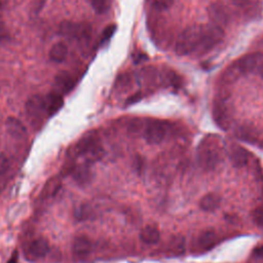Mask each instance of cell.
I'll return each mask as SVG.
<instances>
[{
  "mask_svg": "<svg viewBox=\"0 0 263 263\" xmlns=\"http://www.w3.org/2000/svg\"><path fill=\"white\" fill-rule=\"evenodd\" d=\"M17 258H18L17 252L14 251L13 254H12V256L10 257V259L7 261V263H17Z\"/></svg>",
  "mask_w": 263,
  "mask_h": 263,
  "instance_id": "obj_34",
  "label": "cell"
},
{
  "mask_svg": "<svg viewBox=\"0 0 263 263\" xmlns=\"http://www.w3.org/2000/svg\"><path fill=\"white\" fill-rule=\"evenodd\" d=\"M213 116L216 123L223 129H227L230 124L231 114L229 112V108L223 101L216 102L213 109Z\"/></svg>",
  "mask_w": 263,
  "mask_h": 263,
  "instance_id": "obj_8",
  "label": "cell"
},
{
  "mask_svg": "<svg viewBox=\"0 0 263 263\" xmlns=\"http://www.w3.org/2000/svg\"><path fill=\"white\" fill-rule=\"evenodd\" d=\"M259 61H260V55L257 53L246 55L238 61L235 69L237 72H240V73H249L255 69Z\"/></svg>",
  "mask_w": 263,
  "mask_h": 263,
  "instance_id": "obj_17",
  "label": "cell"
},
{
  "mask_svg": "<svg viewBox=\"0 0 263 263\" xmlns=\"http://www.w3.org/2000/svg\"><path fill=\"white\" fill-rule=\"evenodd\" d=\"M174 3V0H152V4L157 10H166Z\"/></svg>",
  "mask_w": 263,
  "mask_h": 263,
  "instance_id": "obj_28",
  "label": "cell"
},
{
  "mask_svg": "<svg viewBox=\"0 0 263 263\" xmlns=\"http://www.w3.org/2000/svg\"><path fill=\"white\" fill-rule=\"evenodd\" d=\"M140 99H141V95H140V93H137V95L130 97L126 102H128V104H134V103H136L137 101H139Z\"/></svg>",
  "mask_w": 263,
  "mask_h": 263,
  "instance_id": "obj_33",
  "label": "cell"
},
{
  "mask_svg": "<svg viewBox=\"0 0 263 263\" xmlns=\"http://www.w3.org/2000/svg\"><path fill=\"white\" fill-rule=\"evenodd\" d=\"M91 33L90 26L86 24H77L65 21L60 25V34L68 39L79 41H88Z\"/></svg>",
  "mask_w": 263,
  "mask_h": 263,
  "instance_id": "obj_5",
  "label": "cell"
},
{
  "mask_svg": "<svg viewBox=\"0 0 263 263\" xmlns=\"http://www.w3.org/2000/svg\"><path fill=\"white\" fill-rule=\"evenodd\" d=\"M74 153L78 156H85L88 162H93L103 156V149L95 136H85L75 145Z\"/></svg>",
  "mask_w": 263,
  "mask_h": 263,
  "instance_id": "obj_3",
  "label": "cell"
},
{
  "mask_svg": "<svg viewBox=\"0 0 263 263\" xmlns=\"http://www.w3.org/2000/svg\"><path fill=\"white\" fill-rule=\"evenodd\" d=\"M217 234L214 230H203L196 237V248L200 252L209 251L217 242Z\"/></svg>",
  "mask_w": 263,
  "mask_h": 263,
  "instance_id": "obj_11",
  "label": "cell"
},
{
  "mask_svg": "<svg viewBox=\"0 0 263 263\" xmlns=\"http://www.w3.org/2000/svg\"><path fill=\"white\" fill-rule=\"evenodd\" d=\"M221 197L216 193H208L199 200V206L205 212H214L220 205Z\"/></svg>",
  "mask_w": 263,
  "mask_h": 263,
  "instance_id": "obj_19",
  "label": "cell"
},
{
  "mask_svg": "<svg viewBox=\"0 0 263 263\" xmlns=\"http://www.w3.org/2000/svg\"><path fill=\"white\" fill-rule=\"evenodd\" d=\"M9 168V160L4 154H0V176L4 175Z\"/></svg>",
  "mask_w": 263,
  "mask_h": 263,
  "instance_id": "obj_30",
  "label": "cell"
},
{
  "mask_svg": "<svg viewBox=\"0 0 263 263\" xmlns=\"http://www.w3.org/2000/svg\"><path fill=\"white\" fill-rule=\"evenodd\" d=\"M223 37H224L223 28L218 27L213 24L202 27L200 42L195 51L198 52L199 54L206 53L213 47H215L217 44H219L221 42V40L223 39Z\"/></svg>",
  "mask_w": 263,
  "mask_h": 263,
  "instance_id": "obj_4",
  "label": "cell"
},
{
  "mask_svg": "<svg viewBox=\"0 0 263 263\" xmlns=\"http://www.w3.org/2000/svg\"><path fill=\"white\" fill-rule=\"evenodd\" d=\"M236 136L240 140L246 141V142H251V143L255 142V140L257 138V134H256L255 129H253L252 127H249V126H240L236 130Z\"/></svg>",
  "mask_w": 263,
  "mask_h": 263,
  "instance_id": "obj_24",
  "label": "cell"
},
{
  "mask_svg": "<svg viewBox=\"0 0 263 263\" xmlns=\"http://www.w3.org/2000/svg\"><path fill=\"white\" fill-rule=\"evenodd\" d=\"M9 38L8 30L6 29V26L4 22L0 18V42H4Z\"/></svg>",
  "mask_w": 263,
  "mask_h": 263,
  "instance_id": "obj_31",
  "label": "cell"
},
{
  "mask_svg": "<svg viewBox=\"0 0 263 263\" xmlns=\"http://www.w3.org/2000/svg\"><path fill=\"white\" fill-rule=\"evenodd\" d=\"M92 251L91 240L84 235L77 236L72 245V252L78 259L86 258Z\"/></svg>",
  "mask_w": 263,
  "mask_h": 263,
  "instance_id": "obj_10",
  "label": "cell"
},
{
  "mask_svg": "<svg viewBox=\"0 0 263 263\" xmlns=\"http://www.w3.org/2000/svg\"><path fill=\"white\" fill-rule=\"evenodd\" d=\"M252 218L253 221L260 227H263V204L257 206L252 212Z\"/></svg>",
  "mask_w": 263,
  "mask_h": 263,
  "instance_id": "obj_27",
  "label": "cell"
},
{
  "mask_svg": "<svg viewBox=\"0 0 263 263\" xmlns=\"http://www.w3.org/2000/svg\"><path fill=\"white\" fill-rule=\"evenodd\" d=\"M166 135L165 124L156 119H150L144 127V138L149 144H159L163 141Z\"/></svg>",
  "mask_w": 263,
  "mask_h": 263,
  "instance_id": "obj_6",
  "label": "cell"
},
{
  "mask_svg": "<svg viewBox=\"0 0 263 263\" xmlns=\"http://www.w3.org/2000/svg\"><path fill=\"white\" fill-rule=\"evenodd\" d=\"M26 113L32 120H41L43 115H46L44 97L40 95L32 96L26 103Z\"/></svg>",
  "mask_w": 263,
  "mask_h": 263,
  "instance_id": "obj_7",
  "label": "cell"
},
{
  "mask_svg": "<svg viewBox=\"0 0 263 263\" xmlns=\"http://www.w3.org/2000/svg\"><path fill=\"white\" fill-rule=\"evenodd\" d=\"M222 146L218 136L210 135L202 139L197 148V160L204 170H213L221 161Z\"/></svg>",
  "mask_w": 263,
  "mask_h": 263,
  "instance_id": "obj_1",
  "label": "cell"
},
{
  "mask_svg": "<svg viewBox=\"0 0 263 263\" xmlns=\"http://www.w3.org/2000/svg\"><path fill=\"white\" fill-rule=\"evenodd\" d=\"M5 127L13 138H17V139L23 138L27 133V129L24 123L18 118L13 116L7 117L5 121Z\"/></svg>",
  "mask_w": 263,
  "mask_h": 263,
  "instance_id": "obj_14",
  "label": "cell"
},
{
  "mask_svg": "<svg viewBox=\"0 0 263 263\" xmlns=\"http://www.w3.org/2000/svg\"><path fill=\"white\" fill-rule=\"evenodd\" d=\"M61 188V182L58 179H52L47 182V184L44 186V192L48 196L55 195V193Z\"/></svg>",
  "mask_w": 263,
  "mask_h": 263,
  "instance_id": "obj_26",
  "label": "cell"
},
{
  "mask_svg": "<svg viewBox=\"0 0 263 263\" xmlns=\"http://www.w3.org/2000/svg\"><path fill=\"white\" fill-rule=\"evenodd\" d=\"M229 157H230L232 164L236 167L245 166L249 161L248 151L240 146H233L230 150Z\"/></svg>",
  "mask_w": 263,
  "mask_h": 263,
  "instance_id": "obj_16",
  "label": "cell"
},
{
  "mask_svg": "<svg viewBox=\"0 0 263 263\" xmlns=\"http://www.w3.org/2000/svg\"><path fill=\"white\" fill-rule=\"evenodd\" d=\"M160 238L159 230L153 225L145 226L140 232V239L146 245H155Z\"/></svg>",
  "mask_w": 263,
  "mask_h": 263,
  "instance_id": "obj_18",
  "label": "cell"
},
{
  "mask_svg": "<svg viewBox=\"0 0 263 263\" xmlns=\"http://www.w3.org/2000/svg\"><path fill=\"white\" fill-rule=\"evenodd\" d=\"M209 16L211 20V24L221 28H223L228 22L227 10L219 4H212L209 7Z\"/></svg>",
  "mask_w": 263,
  "mask_h": 263,
  "instance_id": "obj_12",
  "label": "cell"
},
{
  "mask_svg": "<svg viewBox=\"0 0 263 263\" xmlns=\"http://www.w3.org/2000/svg\"><path fill=\"white\" fill-rule=\"evenodd\" d=\"M45 103V111L47 116L54 115L64 105L63 96L57 91L49 92L47 96L44 97Z\"/></svg>",
  "mask_w": 263,
  "mask_h": 263,
  "instance_id": "obj_13",
  "label": "cell"
},
{
  "mask_svg": "<svg viewBox=\"0 0 263 263\" xmlns=\"http://www.w3.org/2000/svg\"><path fill=\"white\" fill-rule=\"evenodd\" d=\"M115 31H116V25L113 24V25L107 26L102 33V43L109 41L111 39V37L114 35Z\"/></svg>",
  "mask_w": 263,
  "mask_h": 263,
  "instance_id": "obj_29",
  "label": "cell"
},
{
  "mask_svg": "<svg viewBox=\"0 0 263 263\" xmlns=\"http://www.w3.org/2000/svg\"><path fill=\"white\" fill-rule=\"evenodd\" d=\"M202 27L191 26L185 29L177 39L176 53L178 55H187L195 52L200 42Z\"/></svg>",
  "mask_w": 263,
  "mask_h": 263,
  "instance_id": "obj_2",
  "label": "cell"
},
{
  "mask_svg": "<svg viewBox=\"0 0 263 263\" xmlns=\"http://www.w3.org/2000/svg\"><path fill=\"white\" fill-rule=\"evenodd\" d=\"M167 250L175 256L182 255L185 252V238L182 235H175L171 238Z\"/></svg>",
  "mask_w": 263,
  "mask_h": 263,
  "instance_id": "obj_23",
  "label": "cell"
},
{
  "mask_svg": "<svg viewBox=\"0 0 263 263\" xmlns=\"http://www.w3.org/2000/svg\"><path fill=\"white\" fill-rule=\"evenodd\" d=\"M73 178L78 184H86L91 179V171L88 163L79 165L72 171Z\"/></svg>",
  "mask_w": 263,
  "mask_h": 263,
  "instance_id": "obj_21",
  "label": "cell"
},
{
  "mask_svg": "<svg viewBox=\"0 0 263 263\" xmlns=\"http://www.w3.org/2000/svg\"><path fill=\"white\" fill-rule=\"evenodd\" d=\"M49 252V245L46 239L38 238L33 240L29 246V254L35 259L45 257Z\"/></svg>",
  "mask_w": 263,
  "mask_h": 263,
  "instance_id": "obj_15",
  "label": "cell"
},
{
  "mask_svg": "<svg viewBox=\"0 0 263 263\" xmlns=\"http://www.w3.org/2000/svg\"><path fill=\"white\" fill-rule=\"evenodd\" d=\"M258 73H259V75L263 78V63L262 64H260L259 66H258Z\"/></svg>",
  "mask_w": 263,
  "mask_h": 263,
  "instance_id": "obj_35",
  "label": "cell"
},
{
  "mask_svg": "<svg viewBox=\"0 0 263 263\" xmlns=\"http://www.w3.org/2000/svg\"><path fill=\"white\" fill-rule=\"evenodd\" d=\"M92 216H93V210L91 205L86 202L80 203L74 209V218L79 222L89 220Z\"/></svg>",
  "mask_w": 263,
  "mask_h": 263,
  "instance_id": "obj_22",
  "label": "cell"
},
{
  "mask_svg": "<svg viewBox=\"0 0 263 263\" xmlns=\"http://www.w3.org/2000/svg\"><path fill=\"white\" fill-rule=\"evenodd\" d=\"M55 91L60 95L69 93L75 86V80L72 75L67 71H62L54 77Z\"/></svg>",
  "mask_w": 263,
  "mask_h": 263,
  "instance_id": "obj_9",
  "label": "cell"
},
{
  "mask_svg": "<svg viewBox=\"0 0 263 263\" xmlns=\"http://www.w3.org/2000/svg\"><path fill=\"white\" fill-rule=\"evenodd\" d=\"M68 55V47L63 42L54 43L49 50V59L54 63H62Z\"/></svg>",
  "mask_w": 263,
  "mask_h": 263,
  "instance_id": "obj_20",
  "label": "cell"
},
{
  "mask_svg": "<svg viewBox=\"0 0 263 263\" xmlns=\"http://www.w3.org/2000/svg\"><path fill=\"white\" fill-rule=\"evenodd\" d=\"M89 3L92 9L99 14H103L109 9L108 0H89Z\"/></svg>",
  "mask_w": 263,
  "mask_h": 263,
  "instance_id": "obj_25",
  "label": "cell"
},
{
  "mask_svg": "<svg viewBox=\"0 0 263 263\" xmlns=\"http://www.w3.org/2000/svg\"><path fill=\"white\" fill-rule=\"evenodd\" d=\"M3 4H4V0H0V8L3 6Z\"/></svg>",
  "mask_w": 263,
  "mask_h": 263,
  "instance_id": "obj_36",
  "label": "cell"
},
{
  "mask_svg": "<svg viewBox=\"0 0 263 263\" xmlns=\"http://www.w3.org/2000/svg\"><path fill=\"white\" fill-rule=\"evenodd\" d=\"M254 256L263 259V246H259L254 250Z\"/></svg>",
  "mask_w": 263,
  "mask_h": 263,
  "instance_id": "obj_32",
  "label": "cell"
}]
</instances>
